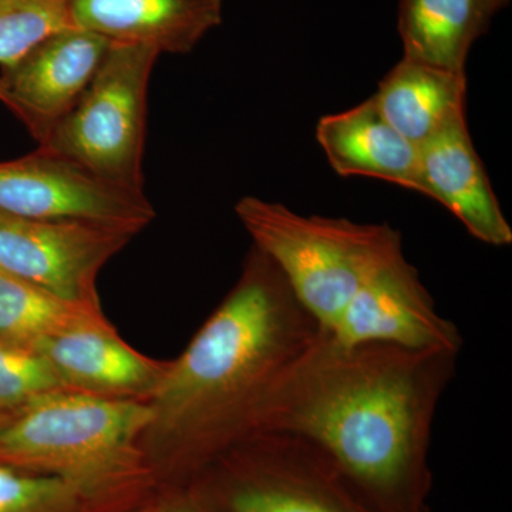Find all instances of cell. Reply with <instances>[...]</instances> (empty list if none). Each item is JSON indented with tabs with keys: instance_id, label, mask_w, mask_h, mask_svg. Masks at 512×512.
<instances>
[{
	"instance_id": "18",
	"label": "cell",
	"mask_w": 512,
	"mask_h": 512,
	"mask_svg": "<svg viewBox=\"0 0 512 512\" xmlns=\"http://www.w3.org/2000/svg\"><path fill=\"white\" fill-rule=\"evenodd\" d=\"M72 26L70 0H0V67Z\"/></svg>"
},
{
	"instance_id": "4",
	"label": "cell",
	"mask_w": 512,
	"mask_h": 512,
	"mask_svg": "<svg viewBox=\"0 0 512 512\" xmlns=\"http://www.w3.org/2000/svg\"><path fill=\"white\" fill-rule=\"evenodd\" d=\"M235 214L319 330L332 328L363 282L403 249L389 224L301 215L252 195L237 202Z\"/></svg>"
},
{
	"instance_id": "16",
	"label": "cell",
	"mask_w": 512,
	"mask_h": 512,
	"mask_svg": "<svg viewBox=\"0 0 512 512\" xmlns=\"http://www.w3.org/2000/svg\"><path fill=\"white\" fill-rule=\"evenodd\" d=\"M495 12V0H399L403 57L466 73L468 53Z\"/></svg>"
},
{
	"instance_id": "1",
	"label": "cell",
	"mask_w": 512,
	"mask_h": 512,
	"mask_svg": "<svg viewBox=\"0 0 512 512\" xmlns=\"http://www.w3.org/2000/svg\"><path fill=\"white\" fill-rule=\"evenodd\" d=\"M460 353L325 333L266 387L252 431L291 434L335 461L377 510L431 512V434Z\"/></svg>"
},
{
	"instance_id": "7",
	"label": "cell",
	"mask_w": 512,
	"mask_h": 512,
	"mask_svg": "<svg viewBox=\"0 0 512 512\" xmlns=\"http://www.w3.org/2000/svg\"><path fill=\"white\" fill-rule=\"evenodd\" d=\"M0 215L84 221L137 235L156 217L144 192L107 183L73 161L37 147L0 163Z\"/></svg>"
},
{
	"instance_id": "14",
	"label": "cell",
	"mask_w": 512,
	"mask_h": 512,
	"mask_svg": "<svg viewBox=\"0 0 512 512\" xmlns=\"http://www.w3.org/2000/svg\"><path fill=\"white\" fill-rule=\"evenodd\" d=\"M316 140L336 174L377 178L424 194L420 148L386 120L373 96L342 113L323 116Z\"/></svg>"
},
{
	"instance_id": "2",
	"label": "cell",
	"mask_w": 512,
	"mask_h": 512,
	"mask_svg": "<svg viewBox=\"0 0 512 512\" xmlns=\"http://www.w3.org/2000/svg\"><path fill=\"white\" fill-rule=\"evenodd\" d=\"M278 268L252 248L241 278L170 362L148 402L173 441V487L197 480L252 433L256 403L275 376L318 335Z\"/></svg>"
},
{
	"instance_id": "15",
	"label": "cell",
	"mask_w": 512,
	"mask_h": 512,
	"mask_svg": "<svg viewBox=\"0 0 512 512\" xmlns=\"http://www.w3.org/2000/svg\"><path fill=\"white\" fill-rule=\"evenodd\" d=\"M466 73L402 57L373 94L386 120L416 147L466 117Z\"/></svg>"
},
{
	"instance_id": "8",
	"label": "cell",
	"mask_w": 512,
	"mask_h": 512,
	"mask_svg": "<svg viewBox=\"0 0 512 512\" xmlns=\"http://www.w3.org/2000/svg\"><path fill=\"white\" fill-rule=\"evenodd\" d=\"M133 237L93 222L0 215V272L67 301L100 306L97 275Z\"/></svg>"
},
{
	"instance_id": "23",
	"label": "cell",
	"mask_w": 512,
	"mask_h": 512,
	"mask_svg": "<svg viewBox=\"0 0 512 512\" xmlns=\"http://www.w3.org/2000/svg\"><path fill=\"white\" fill-rule=\"evenodd\" d=\"M510 2V0H495V5H497V9H503L507 3Z\"/></svg>"
},
{
	"instance_id": "17",
	"label": "cell",
	"mask_w": 512,
	"mask_h": 512,
	"mask_svg": "<svg viewBox=\"0 0 512 512\" xmlns=\"http://www.w3.org/2000/svg\"><path fill=\"white\" fill-rule=\"evenodd\" d=\"M104 320L100 306L67 301L0 272V342L35 352L53 336Z\"/></svg>"
},
{
	"instance_id": "10",
	"label": "cell",
	"mask_w": 512,
	"mask_h": 512,
	"mask_svg": "<svg viewBox=\"0 0 512 512\" xmlns=\"http://www.w3.org/2000/svg\"><path fill=\"white\" fill-rule=\"evenodd\" d=\"M110 46L74 26L52 33L0 67V103L42 146L82 99Z\"/></svg>"
},
{
	"instance_id": "3",
	"label": "cell",
	"mask_w": 512,
	"mask_h": 512,
	"mask_svg": "<svg viewBox=\"0 0 512 512\" xmlns=\"http://www.w3.org/2000/svg\"><path fill=\"white\" fill-rule=\"evenodd\" d=\"M154 421L150 402L57 390L0 426V463L60 478L84 512L128 511L156 485L137 446Z\"/></svg>"
},
{
	"instance_id": "20",
	"label": "cell",
	"mask_w": 512,
	"mask_h": 512,
	"mask_svg": "<svg viewBox=\"0 0 512 512\" xmlns=\"http://www.w3.org/2000/svg\"><path fill=\"white\" fill-rule=\"evenodd\" d=\"M66 390L45 357L0 342V406L10 413L45 394Z\"/></svg>"
},
{
	"instance_id": "13",
	"label": "cell",
	"mask_w": 512,
	"mask_h": 512,
	"mask_svg": "<svg viewBox=\"0 0 512 512\" xmlns=\"http://www.w3.org/2000/svg\"><path fill=\"white\" fill-rule=\"evenodd\" d=\"M35 352L45 357L64 389L116 399L150 400L168 365L130 348L107 320L66 330Z\"/></svg>"
},
{
	"instance_id": "5",
	"label": "cell",
	"mask_w": 512,
	"mask_h": 512,
	"mask_svg": "<svg viewBox=\"0 0 512 512\" xmlns=\"http://www.w3.org/2000/svg\"><path fill=\"white\" fill-rule=\"evenodd\" d=\"M192 484L221 512H382L318 447L271 431L242 437Z\"/></svg>"
},
{
	"instance_id": "6",
	"label": "cell",
	"mask_w": 512,
	"mask_h": 512,
	"mask_svg": "<svg viewBox=\"0 0 512 512\" xmlns=\"http://www.w3.org/2000/svg\"><path fill=\"white\" fill-rule=\"evenodd\" d=\"M158 57L150 47L111 45L82 99L39 148L144 192L148 87Z\"/></svg>"
},
{
	"instance_id": "24",
	"label": "cell",
	"mask_w": 512,
	"mask_h": 512,
	"mask_svg": "<svg viewBox=\"0 0 512 512\" xmlns=\"http://www.w3.org/2000/svg\"><path fill=\"white\" fill-rule=\"evenodd\" d=\"M217 512H221V511H218V510H217Z\"/></svg>"
},
{
	"instance_id": "12",
	"label": "cell",
	"mask_w": 512,
	"mask_h": 512,
	"mask_svg": "<svg viewBox=\"0 0 512 512\" xmlns=\"http://www.w3.org/2000/svg\"><path fill=\"white\" fill-rule=\"evenodd\" d=\"M420 171L423 195L444 205L471 237L490 247L512 244L511 225L468 133L466 117L420 147Z\"/></svg>"
},
{
	"instance_id": "9",
	"label": "cell",
	"mask_w": 512,
	"mask_h": 512,
	"mask_svg": "<svg viewBox=\"0 0 512 512\" xmlns=\"http://www.w3.org/2000/svg\"><path fill=\"white\" fill-rule=\"evenodd\" d=\"M319 332L340 346L384 343L461 353L464 345L460 329L437 311L403 249L363 282L332 328Z\"/></svg>"
},
{
	"instance_id": "21",
	"label": "cell",
	"mask_w": 512,
	"mask_h": 512,
	"mask_svg": "<svg viewBox=\"0 0 512 512\" xmlns=\"http://www.w3.org/2000/svg\"><path fill=\"white\" fill-rule=\"evenodd\" d=\"M124 512H217L194 484L173 487L160 500L146 501Z\"/></svg>"
},
{
	"instance_id": "22",
	"label": "cell",
	"mask_w": 512,
	"mask_h": 512,
	"mask_svg": "<svg viewBox=\"0 0 512 512\" xmlns=\"http://www.w3.org/2000/svg\"><path fill=\"white\" fill-rule=\"evenodd\" d=\"M12 414L13 413H10L9 410L3 409V407L0 406V426H3V424L12 417Z\"/></svg>"
},
{
	"instance_id": "19",
	"label": "cell",
	"mask_w": 512,
	"mask_h": 512,
	"mask_svg": "<svg viewBox=\"0 0 512 512\" xmlns=\"http://www.w3.org/2000/svg\"><path fill=\"white\" fill-rule=\"evenodd\" d=\"M0 512H84L76 491L60 478L0 463Z\"/></svg>"
},
{
	"instance_id": "11",
	"label": "cell",
	"mask_w": 512,
	"mask_h": 512,
	"mask_svg": "<svg viewBox=\"0 0 512 512\" xmlns=\"http://www.w3.org/2000/svg\"><path fill=\"white\" fill-rule=\"evenodd\" d=\"M74 28L111 45L188 55L224 19V0H70Z\"/></svg>"
}]
</instances>
